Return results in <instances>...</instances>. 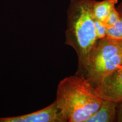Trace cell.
I'll list each match as a JSON object with an SVG mask.
<instances>
[{
    "instance_id": "6da1fadb",
    "label": "cell",
    "mask_w": 122,
    "mask_h": 122,
    "mask_svg": "<svg viewBox=\"0 0 122 122\" xmlns=\"http://www.w3.org/2000/svg\"><path fill=\"white\" fill-rule=\"evenodd\" d=\"M102 101L87 79L75 74L59 82L55 101L66 122H85Z\"/></svg>"
},
{
    "instance_id": "7a4b0ae2",
    "label": "cell",
    "mask_w": 122,
    "mask_h": 122,
    "mask_svg": "<svg viewBox=\"0 0 122 122\" xmlns=\"http://www.w3.org/2000/svg\"><path fill=\"white\" fill-rule=\"evenodd\" d=\"M93 0H71L67 10L65 44L75 50L81 72L98 39L96 36L93 7Z\"/></svg>"
},
{
    "instance_id": "3957f363",
    "label": "cell",
    "mask_w": 122,
    "mask_h": 122,
    "mask_svg": "<svg viewBox=\"0 0 122 122\" xmlns=\"http://www.w3.org/2000/svg\"><path fill=\"white\" fill-rule=\"evenodd\" d=\"M122 66V57L117 40L105 37L99 39L90 52L79 75L95 87L105 76Z\"/></svg>"
},
{
    "instance_id": "277c9868",
    "label": "cell",
    "mask_w": 122,
    "mask_h": 122,
    "mask_svg": "<svg viewBox=\"0 0 122 122\" xmlns=\"http://www.w3.org/2000/svg\"><path fill=\"white\" fill-rule=\"evenodd\" d=\"M95 93L102 100L118 103L122 100V66L107 75L94 87Z\"/></svg>"
},
{
    "instance_id": "5b68a950",
    "label": "cell",
    "mask_w": 122,
    "mask_h": 122,
    "mask_svg": "<svg viewBox=\"0 0 122 122\" xmlns=\"http://www.w3.org/2000/svg\"><path fill=\"white\" fill-rule=\"evenodd\" d=\"M0 122H66L56 101L45 108L25 115L0 118Z\"/></svg>"
},
{
    "instance_id": "8992f818",
    "label": "cell",
    "mask_w": 122,
    "mask_h": 122,
    "mask_svg": "<svg viewBox=\"0 0 122 122\" xmlns=\"http://www.w3.org/2000/svg\"><path fill=\"white\" fill-rule=\"evenodd\" d=\"M117 103L103 100L100 107L85 122H117Z\"/></svg>"
},
{
    "instance_id": "52a82bcc",
    "label": "cell",
    "mask_w": 122,
    "mask_h": 122,
    "mask_svg": "<svg viewBox=\"0 0 122 122\" xmlns=\"http://www.w3.org/2000/svg\"><path fill=\"white\" fill-rule=\"evenodd\" d=\"M118 0H103L95 1L93 7L94 18L105 23L112 9L115 7Z\"/></svg>"
},
{
    "instance_id": "ba28073f",
    "label": "cell",
    "mask_w": 122,
    "mask_h": 122,
    "mask_svg": "<svg viewBox=\"0 0 122 122\" xmlns=\"http://www.w3.org/2000/svg\"><path fill=\"white\" fill-rule=\"evenodd\" d=\"M106 37L114 39H122V16L112 27L107 28Z\"/></svg>"
},
{
    "instance_id": "9c48e42d",
    "label": "cell",
    "mask_w": 122,
    "mask_h": 122,
    "mask_svg": "<svg viewBox=\"0 0 122 122\" xmlns=\"http://www.w3.org/2000/svg\"><path fill=\"white\" fill-rule=\"evenodd\" d=\"M94 22L97 39H101L106 37L107 27H106L104 23L101 22L94 18Z\"/></svg>"
},
{
    "instance_id": "30bf717a",
    "label": "cell",
    "mask_w": 122,
    "mask_h": 122,
    "mask_svg": "<svg viewBox=\"0 0 122 122\" xmlns=\"http://www.w3.org/2000/svg\"><path fill=\"white\" fill-rule=\"evenodd\" d=\"M120 17V15L118 10L115 9V7L112 9L109 16H108L107 20L105 22V25L108 28L112 27L116 23L118 22Z\"/></svg>"
},
{
    "instance_id": "8fae6325",
    "label": "cell",
    "mask_w": 122,
    "mask_h": 122,
    "mask_svg": "<svg viewBox=\"0 0 122 122\" xmlns=\"http://www.w3.org/2000/svg\"><path fill=\"white\" fill-rule=\"evenodd\" d=\"M117 122H122V100L117 103Z\"/></svg>"
},
{
    "instance_id": "7c38bea8",
    "label": "cell",
    "mask_w": 122,
    "mask_h": 122,
    "mask_svg": "<svg viewBox=\"0 0 122 122\" xmlns=\"http://www.w3.org/2000/svg\"><path fill=\"white\" fill-rule=\"evenodd\" d=\"M116 40H117V44H118L119 47L120 51V53H121L122 57V39H116Z\"/></svg>"
},
{
    "instance_id": "4fadbf2b",
    "label": "cell",
    "mask_w": 122,
    "mask_h": 122,
    "mask_svg": "<svg viewBox=\"0 0 122 122\" xmlns=\"http://www.w3.org/2000/svg\"><path fill=\"white\" fill-rule=\"evenodd\" d=\"M117 10H118V11L120 15H121V16H122V2L119 5L118 9H117Z\"/></svg>"
}]
</instances>
